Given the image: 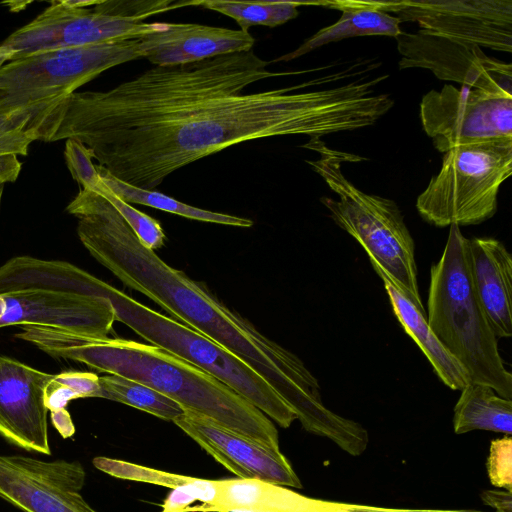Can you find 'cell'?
Listing matches in <instances>:
<instances>
[{
    "label": "cell",
    "mask_w": 512,
    "mask_h": 512,
    "mask_svg": "<svg viewBox=\"0 0 512 512\" xmlns=\"http://www.w3.org/2000/svg\"><path fill=\"white\" fill-rule=\"evenodd\" d=\"M487 473L493 486L512 491V439L509 435L491 442Z\"/></svg>",
    "instance_id": "cell-31"
},
{
    "label": "cell",
    "mask_w": 512,
    "mask_h": 512,
    "mask_svg": "<svg viewBox=\"0 0 512 512\" xmlns=\"http://www.w3.org/2000/svg\"><path fill=\"white\" fill-rule=\"evenodd\" d=\"M115 321L106 298L46 290L0 295V328L33 325L108 337Z\"/></svg>",
    "instance_id": "cell-15"
},
{
    "label": "cell",
    "mask_w": 512,
    "mask_h": 512,
    "mask_svg": "<svg viewBox=\"0 0 512 512\" xmlns=\"http://www.w3.org/2000/svg\"><path fill=\"white\" fill-rule=\"evenodd\" d=\"M369 8L416 22L419 30L496 51H512L511 0L364 1Z\"/></svg>",
    "instance_id": "cell-11"
},
{
    "label": "cell",
    "mask_w": 512,
    "mask_h": 512,
    "mask_svg": "<svg viewBox=\"0 0 512 512\" xmlns=\"http://www.w3.org/2000/svg\"><path fill=\"white\" fill-rule=\"evenodd\" d=\"M467 242L459 226H449L442 256L430 270L427 321L470 382L490 386L499 396L511 400L512 375L505 368L498 338L475 294Z\"/></svg>",
    "instance_id": "cell-5"
},
{
    "label": "cell",
    "mask_w": 512,
    "mask_h": 512,
    "mask_svg": "<svg viewBox=\"0 0 512 512\" xmlns=\"http://www.w3.org/2000/svg\"><path fill=\"white\" fill-rule=\"evenodd\" d=\"M303 147L319 154L318 159L306 162L338 195L337 200L320 198L331 219L358 241L372 266L380 269L404 296L425 312L418 288L415 244L402 211L391 199L363 192L341 171L343 162L366 158L332 149L318 136L311 137Z\"/></svg>",
    "instance_id": "cell-6"
},
{
    "label": "cell",
    "mask_w": 512,
    "mask_h": 512,
    "mask_svg": "<svg viewBox=\"0 0 512 512\" xmlns=\"http://www.w3.org/2000/svg\"><path fill=\"white\" fill-rule=\"evenodd\" d=\"M253 50L178 66H155L108 91L71 94L37 140H76L98 165L137 188L155 190L174 171L230 146L288 135L321 137L376 123L391 108L377 79L296 92L323 79L244 94L272 72Z\"/></svg>",
    "instance_id": "cell-1"
},
{
    "label": "cell",
    "mask_w": 512,
    "mask_h": 512,
    "mask_svg": "<svg viewBox=\"0 0 512 512\" xmlns=\"http://www.w3.org/2000/svg\"><path fill=\"white\" fill-rule=\"evenodd\" d=\"M512 173V139L458 146L418 196L420 216L436 227L480 224L497 211L501 184Z\"/></svg>",
    "instance_id": "cell-9"
},
{
    "label": "cell",
    "mask_w": 512,
    "mask_h": 512,
    "mask_svg": "<svg viewBox=\"0 0 512 512\" xmlns=\"http://www.w3.org/2000/svg\"><path fill=\"white\" fill-rule=\"evenodd\" d=\"M140 40L142 58L156 66H178L220 55L248 52L254 37L233 30L192 23H167Z\"/></svg>",
    "instance_id": "cell-17"
},
{
    "label": "cell",
    "mask_w": 512,
    "mask_h": 512,
    "mask_svg": "<svg viewBox=\"0 0 512 512\" xmlns=\"http://www.w3.org/2000/svg\"><path fill=\"white\" fill-rule=\"evenodd\" d=\"M3 188H4V184L0 182V205H1V198H2V194H3Z\"/></svg>",
    "instance_id": "cell-36"
},
{
    "label": "cell",
    "mask_w": 512,
    "mask_h": 512,
    "mask_svg": "<svg viewBox=\"0 0 512 512\" xmlns=\"http://www.w3.org/2000/svg\"><path fill=\"white\" fill-rule=\"evenodd\" d=\"M95 166L103 182L111 189L115 195H117L126 203L141 204L203 222L244 228H248L253 225V221L247 218L200 209L182 203L155 190H145L131 186L112 176L102 166Z\"/></svg>",
    "instance_id": "cell-23"
},
{
    "label": "cell",
    "mask_w": 512,
    "mask_h": 512,
    "mask_svg": "<svg viewBox=\"0 0 512 512\" xmlns=\"http://www.w3.org/2000/svg\"><path fill=\"white\" fill-rule=\"evenodd\" d=\"M64 156L73 179L82 186V189L94 191L100 184L101 177L92 163V151L76 140L67 139Z\"/></svg>",
    "instance_id": "cell-30"
},
{
    "label": "cell",
    "mask_w": 512,
    "mask_h": 512,
    "mask_svg": "<svg viewBox=\"0 0 512 512\" xmlns=\"http://www.w3.org/2000/svg\"><path fill=\"white\" fill-rule=\"evenodd\" d=\"M344 508L346 512H480L472 510L388 508L354 503H344Z\"/></svg>",
    "instance_id": "cell-33"
},
{
    "label": "cell",
    "mask_w": 512,
    "mask_h": 512,
    "mask_svg": "<svg viewBox=\"0 0 512 512\" xmlns=\"http://www.w3.org/2000/svg\"><path fill=\"white\" fill-rule=\"evenodd\" d=\"M79 461L0 454V498L22 512H98L81 495Z\"/></svg>",
    "instance_id": "cell-12"
},
{
    "label": "cell",
    "mask_w": 512,
    "mask_h": 512,
    "mask_svg": "<svg viewBox=\"0 0 512 512\" xmlns=\"http://www.w3.org/2000/svg\"><path fill=\"white\" fill-rule=\"evenodd\" d=\"M468 268L477 299L495 336L512 335V257L505 245L491 237L467 242Z\"/></svg>",
    "instance_id": "cell-18"
},
{
    "label": "cell",
    "mask_w": 512,
    "mask_h": 512,
    "mask_svg": "<svg viewBox=\"0 0 512 512\" xmlns=\"http://www.w3.org/2000/svg\"><path fill=\"white\" fill-rule=\"evenodd\" d=\"M94 192L103 196L115 207L145 247L154 251L164 245L165 233L157 220L120 199L102 179Z\"/></svg>",
    "instance_id": "cell-27"
},
{
    "label": "cell",
    "mask_w": 512,
    "mask_h": 512,
    "mask_svg": "<svg viewBox=\"0 0 512 512\" xmlns=\"http://www.w3.org/2000/svg\"><path fill=\"white\" fill-rule=\"evenodd\" d=\"M382 279L395 317L427 357L438 378L452 390H462L470 379L460 363L444 348L428 324L426 313L404 296L391 280L373 266Z\"/></svg>",
    "instance_id": "cell-20"
},
{
    "label": "cell",
    "mask_w": 512,
    "mask_h": 512,
    "mask_svg": "<svg viewBox=\"0 0 512 512\" xmlns=\"http://www.w3.org/2000/svg\"><path fill=\"white\" fill-rule=\"evenodd\" d=\"M142 58L140 40L33 54L0 70V157L27 155L51 112L105 70Z\"/></svg>",
    "instance_id": "cell-4"
},
{
    "label": "cell",
    "mask_w": 512,
    "mask_h": 512,
    "mask_svg": "<svg viewBox=\"0 0 512 512\" xmlns=\"http://www.w3.org/2000/svg\"><path fill=\"white\" fill-rule=\"evenodd\" d=\"M99 376L91 372L69 371L53 374L44 388V404L48 411L66 409L69 401L97 397Z\"/></svg>",
    "instance_id": "cell-26"
},
{
    "label": "cell",
    "mask_w": 512,
    "mask_h": 512,
    "mask_svg": "<svg viewBox=\"0 0 512 512\" xmlns=\"http://www.w3.org/2000/svg\"><path fill=\"white\" fill-rule=\"evenodd\" d=\"M400 69L423 68L462 87L512 93L511 64L489 57L481 47L418 30L396 38Z\"/></svg>",
    "instance_id": "cell-13"
},
{
    "label": "cell",
    "mask_w": 512,
    "mask_h": 512,
    "mask_svg": "<svg viewBox=\"0 0 512 512\" xmlns=\"http://www.w3.org/2000/svg\"><path fill=\"white\" fill-rule=\"evenodd\" d=\"M20 328L17 338L49 356L134 380L172 399L183 411L279 448L278 430L268 416L209 373L162 348L44 326Z\"/></svg>",
    "instance_id": "cell-3"
},
{
    "label": "cell",
    "mask_w": 512,
    "mask_h": 512,
    "mask_svg": "<svg viewBox=\"0 0 512 512\" xmlns=\"http://www.w3.org/2000/svg\"><path fill=\"white\" fill-rule=\"evenodd\" d=\"M173 422L237 478L302 488L299 477L279 448L192 412L184 411Z\"/></svg>",
    "instance_id": "cell-14"
},
{
    "label": "cell",
    "mask_w": 512,
    "mask_h": 512,
    "mask_svg": "<svg viewBox=\"0 0 512 512\" xmlns=\"http://www.w3.org/2000/svg\"><path fill=\"white\" fill-rule=\"evenodd\" d=\"M215 495L183 512H346L343 502L316 499L258 479H214Z\"/></svg>",
    "instance_id": "cell-19"
},
{
    "label": "cell",
    "mask_w": 512,
    "mask_h": 512,
    "mask_svg": "<svg viewBox=\"0 0 512 512\" xmlns=\"http://www.w3.org/2000/svg\"><path fill=\"white\" fill-rule=\"evenodd\" d=\"M482 501L496 512H512V493L503 489L485 490L480 494Z\"/></svg>",
    "instance_id": "cell-32"
},
{
    "label": "cell",
    "mask_w": 512,
    "mask_h": 512,
    "mask_svg": "<svg viewBox=\"0 0 512 512\" xmlns=\"http://www.w3.org/2000/svg\"><path fill=\"white\" fill-rule=\"evenodd\" d=\"M10 61L9 55L6 51L0 46V70L5 65V62Z\"/></svg>",
    "instance_id": "cell-35"
},
{
    "label": "cell",
    "mask_w": 512,
    "mask_h": 512,
    "mask_svg": "<svg viewBox=\"0 0 512 512\" xmlns=\"http://www.w3.org/2000/svg\"><path fill=\"white\" fill-rule=\"evenodd\" d=\"M51 422L58 433L64 438H70L75 433L72 418L66 409L50 412Z\"/></svg>",
    "instance_id": "cell-34"
},
{
    "label": "cell",
    "mask_w": 512,
    "mask_h": 512,
    "mask_svg": "<svg viewBox=\"0 0 512 512\" xmlns=\"http://www.w3.org/2000/svg\"><path fill=\"white\" fill-rule=\"evenodd\" d=\"M183 7L185 1L171 0H100L89 8L76 7L72 0L51 1L0 46L11 62L53 50L141 39L165 25L147 23V18Z\"/></svg>",
    "instance_id": "cell-8"
},
{
    "label": "cell",
    "mask_w": 512,
    "mask_h": 512,
    "mask_svg": "<svg viewBox=\"0 0 512 512\" xmlns=\"http://www.w3.org/2000/svg\"><path fill=\"white\" fill-rule=\"evenodd\" d=\"M214 495V480L191 477L183 485L171 489L162 504H160V512H183L196 502H210Z\"/></svg>",
    "instance_id": "cell-29"
},
{
    "label": "cell",
    "mask_w": 512,
    "mask_h": 512,
    "mask_svg": "<svg viewBox=\"0 0 512 512\" xmlns=\"http://www.w3.org/2000/svg\"><path fill=\"white\" fill-rule=\"evenodd\" d=\"M66 210L78 219L83 246L125 286L244 361L285 401L307 432L318 435L333 425L336 415L324 406L318 380L302 360L225 306L205 285L145 247L107 199L81 189Z\"/></svg>",
    "instance_id": "cell-2"
},
{
    "label": "cell",
    "mask_w": 512,
    "mask_h": 512,
    "mask_svg": "<svg viewBox=\"0 0 512 512\" xmlns=\"http://www.w3.org/2000/svg\"><path fill=\"white\" fill-rule=\"evenodd\" d=\"M314 4L337 9L341 17L334 24L318 30L298 48L282 55L272 62L290 61L332 42L358 36H389L401 34V20L392 14L364 6L360 0H338Z\"/></svg>",
    "instance_id": "cell-21"
},
{
    "label": "cell",
    "mask_w": 512,
    "mask_h": 512,
    "mask_svg": "<svg viewBox=\"0 0 512 512\" xmlns=\"http://www.w3.org/2000/svg\"><path fill=\"white\" fill-rule=\"evenodd\" d=\"M99 296L111 302L116 321L122 322L152 345L209 373L280 427L288 428L296 420L292 409L259 374L213 340L139 303L104 281Z\"/></svg>",
    "instance_id": "cell-7"
},
{
    "label": "cell",
    "mask_w": 512,
    "mask_h": 512,
    "mask_svg": "<svg viewBox=\"0 0 512 512\" xmlns=\"http://www.w3.org/2000/svg\"><path fill=\"white\" fill-rule=\"evenodd\" d=\"M53 374L0 356V436L28 452L50 455L44 388Z\"/></svg>",
    "instance_id": "cell-16"
},
{
    "label": "cell",
    "mask_w": 512,
    "mask_h": 512,
    "mask_svg": "<svg viewBox=\"0 0 512 512\" xmlns=\"http://www.w3.org/2000/svg\"><path fill=\"white\" fill-rule=\"evenodd\" d=\"M227 512H240V511H227Z\"/></svg>",
    "instance_id": "cell-37"
},
{
    "label": "cell",
    "mask_w": 512,
    "mask_h": 512,
    "mask_svg": "<svg viewBox=\"0 0 512 512\" xmlns=\"http://www.w3.org/2000/svg\"><path fill=\"white\" fill-rule=\"evenodd\" d=\"M308 3L295 1L238 2L224 0H192L186 6H201L234 19L240 30L248 32L249 27L262 25L276 27L296 18L298 7Z\"/></svg>",
    "instance_id": "cell-24"
},
{
    "label": "cell",
    "mask_w": 512,
    "mask_h": 512,
    "mask_svg": "<svg viewBox=\"0 0 512 512\" xmlns=\"http://www.w3.org/2000/svg\"><path fill=\"white\" fill-rule=\"evenodd\" d=\"M97 397L132 406L167 421H174L184 412L178 403L167 396L118 375L99 377Z\"/></svg>",
    "instance_id": "cell-25"
},
{
    "label": "cell",
    "mask_w": 512,
    "mask_h": 512,
    "mask_svg": "<svg viewBox=\"0 0 512 512\" xmlns=\"http://www.w3.org/2000/svg\"><path fill=\"white\" fill-rule=\"evenodd\" d=\"M93 465L100 471L116 478L156 484L171 489L183 485L191 478L104 456L95 457Z\"/></svg>",
    "instance_id": "cell-28"
},
{
    "label": "cell",
    "mask_w": 512,
    "mask_h": 512,
    "mask_svg": "<svg viewBox=\"0 0 512 512\" xmlns=\"http://www.w3.org/2000/svg\"><path fill=\"white\" fill-rule=\"evenodd\" d=\"M456 434L486 430L511 435L512 401L499 396L490 386L468 383L454 407Z\"/></svg>",
    "instance_id": "cell-22"
},
{
    "label": "cell",
    "mask_w": 512,
    "mask_h": 512,
    "mask_svg": "<svg viewBox=\"0 0 512 512\" xmlns=\"http://www.w3.org/2000/svg\"><path fill=\"white\" fill-rule=\"evenodd\" d=\"M420 120L444 154L458 146L512 139V93L444 85L422 97Z\"/></svg>",
    "instance_id": "cell-10"
}]
</instances>
